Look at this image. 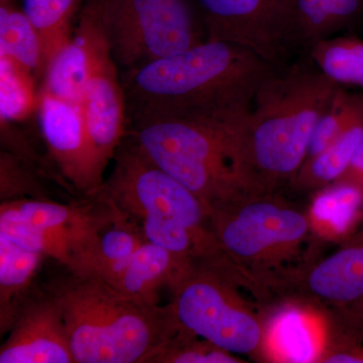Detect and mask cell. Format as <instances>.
Masks as SVG:
<instances>
[{"label": "cell", "instance_id": "603a6c76", "mask_svg": "<svg viewBox=\"0 0 363 363\" xmlns=\"http://www.w3.org/2000/svg\"><path fill=\"white\" fill-rule=\"evenodd\" d=\"M363 133V116L318 156L307 160L298 169V182L308 185H327L340 180L352 161Z\"/></svg>", "mask_w": 363, "mask_h": 363}, {"label": "cell", "instance_id": "d6986e66", "mask_svg": "<svg viewBox=\"0 0 363 363\" xmlns=\"http://www.w3.org/2000/svg\"><path fill=\"white\" fill-rule=\"evenodd\" d=\"M87 67V38L77 21L72 39L59 50L45 69L40 90L70 104H81Z\"/></svg>", "mask_w": 363, "mask_h": 363}, {"label": "cell", "instance_id": "ffe728a7", "mask_svg": "<svg viewBox=\"0 0 363 363\" xmlns=\"http://www.w3.org/2000/svg\"><path fill=\"white\" fill-rule=\"evenodd\" d=\"M145 240L142 226L125 214H121L100 235L94 259L88 274H95L113 284L123 272L133 253Z\"/></svg>", "mask_w": 363, "mask_h": 363}, {"label": "cell", "instance_id": "7a4b0ae2", "mask_svg": "<svg viewBox=\"0 0 363 363\" xmlns=\"http://www.w3.org/2000/svg\"><path fill=\"white\" fill-rule=\"evenodd\" d=\"M250 112L133 119L126 123V133L210 209L259 191L247 155Z\"/></svg>", "mask_w": 363, "mask_h": 363}, {"label": "cell", "instance_id": "7402d4cb", "mask_svg": "<svg viewBox=\"0 0 363 363\" xmlns=\"http://www.w3.org/2000/svg\"><path fill=\"white\" fill-rule=\"evenodd\" d=\"M0 56L9 57L43 77L39 33L23 9H18L13 1L0 4Z\"/></svg>", "mask_w": 363, "mask_h": 363}, {"label": "cell", "instance_id": "5bb4252c", "mask_svg": "<svg viewBox=\"0 0 363 363\" xmlns=\"http://www.w3.org/2000/svg\"><path fill=\"white\" fill-rule=\"evenodd\" d=\"M281 6L289 48L308 50L363 18V0H281Z\"/></svg>", "mask_w": 363, "mask_h": 363}, {"label": "cell", "instance_id": "9a60e30c", "mask_svg": "<svg viewBox=\"0 0 363 363\" xmlns=\"http://www.w3.org/2000/svg\"><path fill=\"white\" fill-rule=\"evenodd\" d=\"M308 286L316 297L363 315V231L350 245L314 267Z\"/></svg>", "mask_w": 363, "mask_h": 363}, {"label": "cell", "instance_id": "30bf717a", "mask_svg": "<svg viewBox=\"0 0 363 363\" xmlns=\"http://www.w3.org/2000/svg\"><path fill=\"white\" fill-rule=\"evenodd\" d=\"M245 204L238 199L209 209L212 231L228 259L264 260L297 245L308 233L307 219L296 210L267 201Z\"/></svg>", "mask_w": 363, "mask_h": 363}, {"label": "cell", "instance_id": "f1b7e54d", "mask_svg": "<svg viewBox=\"0 0 363 363\" xmlns=\"http://www.w3.org/2000/svg\"><path fill=\"white\" fill-rule=\"evenodd\" d=\"M42 176L32 167L6 150L0 152V199H49L39 180Z\"/></svg>", "mask_w": 363, "mask_h": 363}, {"label": "cell", "instance_id": "52a82bcc", "mask_svg": "<svg viewBox=\"0 0 363 363\" xmlns=\"http://www.w3.org/2000/svg\"><path fill=\"white\" fill-rule=\"evenodd\" d=\"M112 161L99 192L119 211L138 223L161 219L214 235L206 205L152 161L135 138L126 133Z\"/></svg>", "mask_w": 363, "mask_h": 363}, {"label": "cell", "instance_id": "4316f807", "mask_svg": "<svg viewBox=\"0 0 363 363\" xmlns=\"http://www.w3.org/2000/svg\"><path fill=\"white\" fill-rule=\"evenodd\" d=\"M186 330L178 329L152 358L150 363H235L240 362L233 353L217 347Z\"/></svg>", "mask_w": 363, "mask_h": 363}, {"label": "cell", "instance_id": "e0dca14e", "mask_svg": "<svg viewBox=\"0 0 363 363\" xmlns=\"http://www.w3.org/2000/svg\"><path fill=\"white\" fill-rule=\"evenodd\" d=\"M45 257L0 235V334L11 328Z\"/></svg>", "mask_w": 363, "mask_h": 363}, {"label": "cell", "instance_id": "8fae6325", "mask_svg": "<svg viewBox=\"0 0 363 363\" xmlns=\"http://www.w3.org/2000/svg\"><path fill=\"white\" fill-rule=\"evenodd\" d=\"M37 111L40 133L62 185L82 197L97 194L105 177L98 168L81 105L40 90Z\"/></svg>", "mask_w": 363, "mask_h": 363}, {"label": "cell", "instance_id": "5b68a950", "mask_svg": "<svg viewBox=\"0 0 363 363\" xmlns=\"http://www.w3.org/2000/svg\"><path fill=\"white\" fill-rule=\"evenodd\" d=\"M74 203L20 199L0 204V235L76 274H87L102 231L123 212L101 193Z\"/></svg>", "mask_w": 363, "mask_h": 363}, {"label": "cell", "instance_id": "d4e9b609", "mask_svg": "<svg viewBox=\"0 0 363 363\" xmlns=\"http://www.w3.org/2000/svg\"><path fill=\"white\" fill-rule=\"evenodd\" d=\"M313 213L337 233H347L363 217V186L339 180L315 200Z\"/></svg>", "mask_w": 363, "mask_h": 363}, {"label": "cell", "instance_id": "9c48e42d", "mask_svg": "<svg viewBox=\"0 0 363 363\" xmlns=\"http://www.w3.org/2000/svg\"><path fill=\"white\" fill-rule=\"evenodd\" d=\"M77 21L84 28L88 52L81 109L98 168L104 175L126 135L123 81L94 7L85 4Z\"/></svg>", "mask_w": 363, "mask_h": 363}, {"label": "cell", "instance_id": "44dd1931", "mask_svg": "<svg viewBox=\"0 0 363 363\" xmlns=\"http://www.w3.org/2000/svg\"><path fill=\"white\" fill-rule=\"evenodd\" d=\"M307 51L313 63L335 84L363 88V40L333 35L318 40Z\"/></svg>", "mask_w": 363, "mask_h": 363}, {"label": "cell", "instance_id": "83f0119b", "mask_svg": "<svg viewBox=\"0 0 363 363\" xmlns=\"http://www.w3.org/2000/svg\"><path fill=\"white\" fill-rule=\"evenodd\" d=\"M272 340L286 362H310L316 355L311 327L296 310H286L277 318Z\"/></svg>", "mask_w": 363, "mask_h": 363}, {"label": "cell", "instance_id": "cb8c5ba5", "mask_svg": "<svg viewBox=\"0 0 363 363\" xmlns=\"http://www.w3.org/2000/svg\"><path fill=\"white\" fill-rule=\"evenodd\" d=\"M39 93L33 74L6 56H0V119L20 123L37 109Z\"/></svg>", "mask_w": 363, "mask_h": 363}, {"label": "cell", "instance_id": "ba28073f", "mask_svg": "<svg viewBox=\"0 0 363 363\" xmlns=\"http://www.w3.org/2000/svg\"><path fill=\"white\" fill-rule=\"evenodd\" d=\"M224 269L194 262L172 286L177 321L186 330L233 354H248L262 340L259 322L238 302Z\"/></svg>", "mask_w": 363, "mask_h": 363}, {"label": "cell", "instance_id": "1f68e13d", "mask_svg": "<svg viewBox=\"0 0 363 363\" xmlns=\"http://www.w3.org/2000/svg\"><path fill=\"white\" fill-rule=\"evenodd\" d=\"M13 1V0H0V4H4V2H9Z\"/></svg>", "mask_w": 363, "mask_h": 363}, {"label": "cell", "instance_id": "f546056e", "mask_svg": "<svg viewBox=\"0 0 363 363\" xmlns=\"http://www.w3.org/2000/svg\"><path fill=\"white\" fill-rule=\"evenodd\" d=\"M340 180L357 182L363 186V133L357 150L353 155L350 168Z\"/></svg>", "mask_w": 363, "mask_h": 363}, {"label": "cell", "instance_id": "2e32d148", "mask_svg": "<svg viewBox=\"0 0 363 363\" xmlns=\"http://www.w3.org/2000/svg\"><path fill=\"white\" fill-rule=\"evenodd\" d=\"M191 262L145 241L111 285L136 300L159 305L161 289L172 288Z\"/></svg>", "mask_w": 363, "mask_h": 363}, {"label": "cell", "instance_id": "277c9868", "mask_svg": "<svg viewBox=\"0 0 363 363\" xmlns=\"http://www.w3.org/2000/svg\"><path fill=\"white\" fill-rule=\"evenodd\" d=\"M340 86L310 58L274 69L259 85L247 123V155L259 190L295 178L313 131Z\"/></svg>", "mask_w": 363, "mask_h": 363}, {"label": "cell", "instance_id": "8992f818", "mask_svg": "<svg viewBox=\"0 0 363 363\" xmlns=\"http://www.w3.org/2000/svg\"><path fill=\"white\" fill-rule=\"evenodd\" d=\"M89 4L96 11L112 57L123 71L206 40L191 0H104Z\"/></svg>", "mask_w": 363, "mask_h": 363}, {"label": "cell", "instance_id": "6da1fadb", "mask_svg": "<svg viewBox=\"0 0 363 363\" xmlns=\"http://www.w3.org/2000/svg\"><path fill=\"white\" fill-rule=\"evenodd\" d=\"M276 68L243 45L204 40L123 71L126 123L226 109L250 111L259 85Z\"/></svg>", "mask_w": 363, "mask_h": 363}, {"label": "cell", "instance_id": "4fadbf2b", "mask_svg": "<svg viewBox=\"0 0 363 363\" xmlns=\"http://www.w3.org/2000/svg\"><path fill=\"white\" fill-rule=\"evenodd\" d=\"M7 333L0 363H75L61 309L45 286H33Z\"/></svg>", "mask_w": 363, "mask_h": 363}, {"label": "cell", "instance_id": "484cf974", "mask_svg": "<svg viewBox=\"0 0 363 363\" xmlns=\"http://www.w3.org/2000/svg\"><path fill=\"white\" fill-rule=\"evenodd\" d=\"M362 116L363 93L350 92L340 86L315 126L306 161L324 152Z\"/></svg>", "mask_w": 363, "mask_h": 363}, {"label": "cell", "instance_id": "3957f363", "mask_svg": "<svg viewBox=\"0 0 363 363\" xmlns=\"http://www.w3.org/2000/svg\"><path fill=\"white\" fill-rule=\"evenodd\" d=\"M64 269L44 286L61 309L75 363H150L178 329L171 304H147L98 274Z\"/></svg>", "mask_w": 363, "mask_h": 363}, {"label": "cell", "instance_id": "ac0fdd59", "mask_svg": "<svg viewBox=\"0 0 363 363\" xmlns=\"http://www.w3.org/2000/svg\"><path fill=\"white\" fill-rule=\"evenodd\" d=\"M83 6L84 0H23V11L42 44L43 77L55 55L73 37Z\"/></svg>", "mask_w": 363, "mask_h": 363}, {"label": "cell", "instance_id": "4dcf8cb0", "mask_svg": "<svg viewBox=\"0 0 363 363\" xmlns=\"http://www.w3.org/2000/svg\"><path fill=\"white\" fill-rule=\"evenodd\" d=\"M104 1V0H84V4H95V2Z\"/></svg>", "mask_w": 363, "mask_h": 363}, {"label": "cell", "instance_id": "7c38bea8", "mask_svg": "<svg viewBox=\"0 0 363 363\" xmlns=\"http://www.w3.org/2000/svg\"><path fill=\"white\" fill-rule=\"evenodd\" d=\"M206 40L243 45L276 65L288 51L281 0H191Z\"/></svg>", "mask_w": 363, "mask_h": 363}]
</instances>
